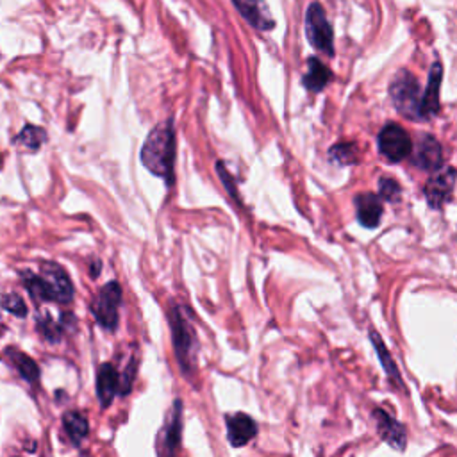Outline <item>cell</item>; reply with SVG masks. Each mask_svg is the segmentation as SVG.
I'll return each instance as SVG.
<instances>
[{"label":"cell","instance_id":"obj_7","mask_svg":"<svg viewBox=\"0 0 457 457\" xmlns=\"http://www.w3.org/2000/svg\"><path fill=\"white\" fill-rule=\"evenodd\" d=\"M457 180V170L455 168H445V170H437L425 184V198L428 202L430 207L439 209L443 207L452 193H453V186Z\"/></svg>","mask_w":457,"mask_h":457},{"label":"cell","instance_id":"obj_25","mask_svg":"<svg viewBox=\"0 0 457 457\" xmlns=\"http://www.w3.org/2000/svg\"><path fill=\"white\" fill-rule=\"evenodd\" d=\"M378 195L382 200H387V202H398L400 195H402V189L398 186V182L391 177H382L378 180Z\"/></svg>","mask_w":457,"mask_h":457},{"label":"cell","instance_id":"obj_27","mask_svg":"<svg viewBox=\"0 0 457 457\" xmlns=\"http://www.w3.org/2000/svg\"><path fill=\"white\" fill-rule=\"evenodd\" d=\"M216 168H218V175H220V179H221V182L225 184V189L237 200V191H236V184H234V180H232V177H230V173L223 168V162H216Z\"/></svg>","mask_w":457,"mask_h":457},{"label":"cell","instance_id":"obj_9","mask_svg":"<svg viewBox=\"0 0 457 457\" xmlns=\"http://www.w3.org/2000/svg\"><path fill=\"white\" fill-rule=\"evenodd\" d=\"M41 275L50 282V287L54 291V300L61 303H68L73 300V284L66 271L52 261L41 262Z\"/></svg>","mask_w":457,"mask_h":457},{"label":"cell","instance_id":"obj_28","mask_svg":"<svg viewBox=\"0 0 457 457\" xmlns=\"http://www.w3.org/2000/svg\"><path fill=\"white\" fill-rule=\"evenodd\" d=\"M98 268H102V262H100V261H95L93 266H91V277H96V275H98Z\"/></svg>","mask_w":457,"mask_h":457},{"label":"cell","instance_id":"obj_8","mask_svg":"<svg viewBox=\"0 0 457 457\" xmlns=\"http://www.w3.org/2000/svg\"><path fill=\"white\" fill-rule=\"evenodd\" d=\"M237 12L257 30H271L275 20L264 0H232Z\"/></svg>","mask_w":457,"mask_h":457},{"label":"cell","instance_id":"obj_16","mask_svg":"<svg viewBox=\"0 0 457 457\" xmlns=\"http://www.w3.org/2000/svg\"><path fill=\"white\" fill-rule=\"evenodd\" d=\"M332 80V71L318 59V57H309L307 59V71L302 77L303 86L312 91L318 93L321 91L328 82Z\"/></svg>","mask_w":457,"mask_h":457},{"label":"cell","instance_id":"obj_1","mask_svg":"<svg viewBox=\"0 0 457 457\" xmlns=\"http://www.w3.org/2000/svg\"><path fill=\"white\" fill-rule=\"evenodd\" d=\"M143 166L173 184V164H175V129L173 120H166L162 125H157L146 136L141 148Z\"/></svg>","mask_w":457,"mask_h":457},{"label":"cell","instance_id":"obj_3","mask_svg":"<svg viewBox=\"0 0 457 457\" xmlns=\"http://www.w3.org/2000/svg\"><path fill=\"white\" fill-rule=\"evenodd\" d=\"M389 96L393 100L395 109L411 120H421V91L418 79L409 70H400L391 84Z\"/></svg>","mask_w":457,"mask_h":457},{"label":"cell","instance_id":"obj_10","mask_svg":"<svg viewBox=\"0 0 457 457\" xmlns=\"http://www.w3.org/2000/svg\"><path fill=\"white\" fill-rule=\"evenodd\" d=\"M225 425H227V439L234 448L245 446L257 434V423L245 412L227 414Z\"/></svg>","mask_w":457,"mask_h":457},{"label":"cell","instance_id":"obj_23","mask_svg":"<svg viewBox=\"0 0 457 457\" xmlns=\"http://www.w3.org/2000/svg\"><path fill=\"white\" fill-rule=\"evenodd\" d=\"M328 157L337 164H353L357 161V146L353 143H337L328 150Z\"/></svg>","mask_w":457,"mask_h":457},{"label":"cell","instance_id":"obj_19","mask_svg":"<svg viewBox=\"0 0 457 457\" xmlns=\"http://www.w3.org/2000/svg\"><path fill=\"white\" fill-rule=\"evenodd\" d=\"M5 355L9 357V361L12 362V366L18 370V373L30 384H36L39 380V368L36 364L34 359H30L27 353L9 346L5 348Z\"/></svg>","mask_w":457,"mask_h":457},{"label":"cell","instance_id":"obj_15","mask_svg":"<svg viewBox=\"0 0 457 457\" xmlns=\"http://www.w3.org/2000/svg\"><path fill=\"white\" fill-rule=\"evenodd\" d=\"M120 391V377L112 364L104 362L96 371V398L102 407H109Z\"/></svg>","mask_w":457,"mask_h":457},{"label":"cell","instance_id":"obj_5","mask_svg":"<svg viewBox=\"0 0 457 457\" xmlns=\"http://www.w3.org/2000/svg\"><path fill=\"white\" fill-rule=\"evenodd\" d=\"M121 303V287L116 280L107 282L96 293L95 300L91 302V314L95 316L96 323L102 325L105 330H116L118 327V307Z\"/></svg>","mask_w":457,"mask_h":457},{"label":"cell","instance_id":"obj_17","mask_svg":"<svg viewBox=\"0 0 457 457\" xmlns=\"http://www.w3.org/2000/svg\"><path fill=\"white\" fill-rule=\"evenodd\" d=\"M370 339H371V343H373V348H375V352H377V355H378V361H380L382 368L386 370L387 378H389L396 387H402V386H403L402 377H400L398 368H396V364H395V361H393L389 350L386 348L382 337H380L375 330H370Z\"/></svg>","mask_w":457,"mask_h":457},{"label":"cell","instance_id":"obj_26","mask_svg":"<svg viewBox=\"0 0 457 457\" xmlns=\"http://www.w3.org/2000/svg\"><path fill=\"white\" fill-rule=\"evenodd\" d=\"M2 305H4L5 311H9L11 314H16V316H20V318H23V316L27 314V305H25V302H23L18 295H14V293L4 295V296H2Z\"/></svg>","mask_w":457,"mask_h":457},{"label":"cell","instance_id":"obj_12","mask_svg":"<svg viewBox=\"0 0 457 457\" xmlns=\"http://www.w3.org/2000/svg\"><path fill=\"white\" fill-rule=\"evenodd\" d=\"M414 166L425 170V171H437L443 162V152L441 145L437 139L430 134H423L416 145L414 157H412Z\"/></svg>","mask_w":457,"mask_h":457},{"label":"cell","instance_id":"obj_18","mask_svg":"<svg viewBox=\"0 0 457 457\" xmlns=\"http://www.w3.org/2000/svg\"><path fill=\"white\" fill-rule=\"evenodd\" d=\"M21 280L29 295L37 302H55L50 282L43 275H36L32 271H21Z\"/></svg>","mask_w":457,"mask_h":457},{"label":"cell","instance_id":"obj_22","mask_svg":"<svg viewBox=\"0 0 457 457\" xmlns=\"http://www.w3.org/2000/svg\"><path fill=\"white\" fill-rule=\"evenodd\" d=\"M14 141L27 146L29 150H37L46 141V132H45V129H41L37 125H29L27 123L21 129V132L14 137Z\"/></svg>","mask_w":457,"mask_h":457},{"label":"cell","instance_id":"obj_14","mask_svg":"<svg viewBox=\"0 0 457 457\" xmlns=\"http://www.w3.org/2000/svg\"><path fill=\"white\" fill-rule=\"evenodd\" d=\"M353 200L359 223L366 228H375L382 218V198L373 193H359Z\"/></svg>","mask_w":457,"mask_h":457},{"label":"cell","instance_id":"obj_24","mask_svg":"<svg viewBox=\"0 0 457 457\" xmlns=\"http://www.w3.org/2000/svg\"><path fill=\"white\" fill-rule=\"evenodd\" d=\"M37 328L41 332V336L50 341V343H57L61 339V325L57 321H54L50 316H43L37 318Z\"/></svg>","mask_w":457,"mask_h":457},{"label":"cell","instance_id":"obj_21","mask_svg":"<svg viewBox=\"0 0 457 457\" xmlns=\"http://www.w3.org/2000/svg\"><path fill=\"white\" fill-rule=\"evenodd\" d=\"M180 402L177 400L175 402V407H173V412H171V418H170V423L166 425V430H164V443L162 448H159V452L162 453H173L179 446V441H180Z\"/></svg>","mask_w":457,"mask_h":457},{"label":"cell","instance_id":"obj_4","mask_svg":"<svg viewBox=\"0 0 457 457\" xmlns=\"http://www.w3.org/2000/svg\"><path fill=\"white\" fill-rule=\"evenodd\" d=\"M305 36L321 54L334 55V30L320 2H311L305 12Z\"/></svg>","mask_w":457,"mask_h":457},{"label":"cell","instance_id":"obj_20","mask_svg":"<svg viewBox=\"0 0 457 457\" xmlns=\"http://www.w3.org/2000/svg\"><path fill=\"white\" fill-rule=\"evenodd\" d=\"M62 427H64V432L68 434L70 441L79 446L84 437L87 436L89 432V423H87V418L79 412V411H70L62 416Z\"/></svg>","mask_w":457,"mask_h":457},{"label":"cell","instance_id":"obj_2","mask_svg":"<svg viewBox=\"0 0 457 457\" xmlns=\"http://www.w3.org/2000/svg\"><path fill=\"white\" fill-rule=\"evenodd\" d=\"M191 312L182 305H173L170 311V325H171V337L177 361L182 371L189 373L195 370V353L198 350L196 334L191 325Z\"/></svg>","mask_w":457,"mask_h":457},{"label":"cell","instance_id":"obj_11","mask_svg":"<svg viewBox=\"0 0 457 457\" xmlns=\"http://www.w3.org/2000/svg\"><path fill=\"white\" fill-rule=\"evenodd\" d=\"M373 420L377 423V432L378 436L395 450H403L407 443V434L405 428L400 421H396L393 416H389L382 409L373 411Z\"/></svg>","mask_w":457,"mask_h":457},{"label":"cell","instance_id":"obj_13","mask_svg":"<svg viewBox=\"0 0 457 457\" xmlns=\"http://www.w3.org/2000/svg\"><path fill=\"white\" fill-rule=\"evenodd\" d=\"M443 80V66L439 61H436L430 66L427 87L421 96V120H428L434 114L439 112V89Z\"/></svg>","mask_w":457,"mask_h":457},{"label":"cell","instance_id":"obj_6","mask_svg":"<svg viewBox=\"0 0 457 457\" xmlns=\"http://www.w3.org/2000/svg\"><path fill=\"white\" fill-rule=\"evenodd\" d=\"M378 152L389 162H400L412 152V143L405 129L398 123H387L378 132Z\"/></svg>","mask_w":457,"mask_h":457}]
</instances>
